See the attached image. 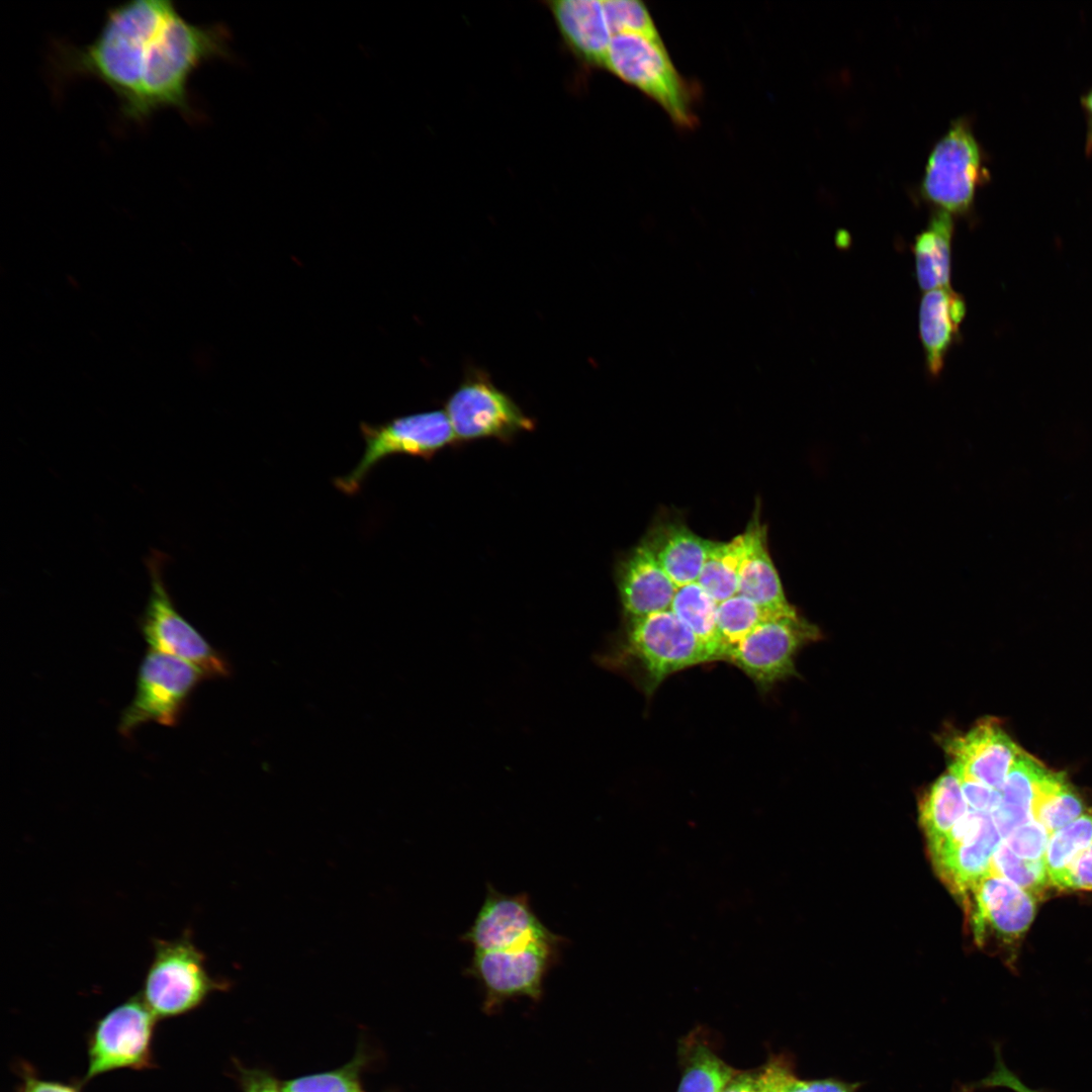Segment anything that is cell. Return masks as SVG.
I'll use <instances>...</instances> for the list:
<instances>
[{
    "label": "cell",
    "mask_w": 1092,
    "mask_h": 1092,
    "mask_svg": "<svg viewBox=\"0 0 1092 1092\" xmlns=\"http://www.w3.org/2000/svg\"><path fill=\"white\" fill-rule=\"evenodd\" d=\"M1086 152L1092 153V117L1087 118Z\"/></svg>",
    "instance_id": "7bdbcfd3"
},
{
    "label": "cell",
    "mask_w": 1092,
    "mask_h": 1092,
    "mask_svg": "<svg viewBox=\"0 0 1092 1092\" xmlns=\"http://www.w3.org/2000/svg\"><path fill=\"white\" fill-rule=\"evenodd\" d=\"M602 2L612 35L634 33L661 39L643 2L637 0H604Z\"/></svg>",
    "instance_id": "836d02e7"
},
{
    "label": "cell",
    "mask_w": 1092,
    "mask_h": 1092,
    "mask_svg": "<svg viewBox=\"0 0 1092 1092\" xmlns=\"http://www.w3.org/2000/svg\"><path fill=\"white\" fill-rule=\"evenodd\" d=\"M758 1078H759V1076H758ZM759 1082H760V1080H759ZM760 1087H761V1092H774L769 1088L764 1086L761 1082H760Z\"/></svg>",
    "instance_id": "ee69618b"
},
{
    "label": "cell",
    "mask_w": 1092,
    "mask_h": 1092,
    "mask_svg": "<svg viewBox=\"0 0 1092 1092\" xmlns=\"http://www.w3.org/2000/svg\"><path fill=\"white\" fill-rule=\"evenodd\" d=\"M949 768L960 780L983 784L1000 791L1021 748L995 718H985L969 731L940 736Z\"/></svg>",
    "instance_id": "9a60e30c"
},
{
    "label": "cell",
    "mask_w": 1092,
    "mask_h": 1092,
    "mask_svg": "<svg viewBox=\"0 0 1092 1092\" xmlns=\"http://www.w3.org/2000/svg\"><path fill=\"white\" fill-rule=\"evenodd\" d=\"M718 603L696 581L677 587L670 611L700 639L726 658L717 628Z\"/></svg>",
    "instance_id": "4316f807"
},
{
    "label": "cell",
    "mask_w": 1092,
    "mask_h": 1092,
    "mask_svg": "<svg viewBox=\"0 0 1092 1092\" xmlns=\"http://www.w3.org/2000/svg\"><path fill=\"white\" fill-rule=\"evenodd\" d=\"M770 618L749 599L735 595L717 606V628L728 651L745 638L762 621ZM726 659V658H725Z\"/></svg>",
    "instance_id": "f1b7e54d"
},
{
    "label": "cell",
    "mask_w": 1092,
    "mask_h": 1092,
    "mask_svg": "<svg viewBox=\"0 0 1092 1092\" xmlns=\"http://www.w3.org/2000/svg\"><path fill=\"white\" fill-rule=\"evenodd\" d=\"M1048 768L1022 749L1016 756L1000 790L1001 800L991 813L1002 838L1033 819L1031 806L1038 780Z\"/></svg>",
    "instance_id": "603a6c76"
},
{
    "label": "cell",
    "mask_w": 1092,
    "mask_h": 1092,
    "mask_svg": "<svg viewBox=\"0 0 1092 1092\" xmlns=\"http://www.w3.org/2000/svg\"><path fill=\"white\" fill-rule=\"evenodd\" d=\"M153 944L154 956L141 996L157 1018L189 1012L210 993L225 987L208 974L205 957L189 931L172 940L156 938Z\"/></svg>",
    "instance_id": "277c9868"
},
{
    "label": "cell",
    "mask_w": 1092,
    "mask_h": 1092,
    "mask_svg": "<svg viewBox=\"0 0 1092 1092\" xmlns=\"http://www.w3.org/2000/svg\"><path fill=\"white\" fill-rule=\"evenodd\" d=\"M969 806L958 775L948 767L923 794L919 820L928 845L944 838L967 815Z\"/></svg>",
    "instance_id": "cb8c5ba5"
},
{
    "label": "cell",
    "mask_w": 1092,
    "mask_h": 1092,
    "mask_svg": "<svg viewBox=\"0 0 1092 1092\" xmlns=\"http://www.w3.org/2000/svg\"><path fill=\"white\" fill-rule=\"evenodd\" d=\"M1060 889L1092 890V844L1072 866Z\"/></svg>",
    "instance_id": "74e56055"
},
{
    "label": "cell",
    "mask_w": 1092,
    "mask_h": 1092,
    "mask_svg": "<svg viewBox=\"0 0 1092 1092\" xmlns=\"http://www.w3.org/2000/svg\"><path fill=\"white\" fill-rule=\"evenodd\" d=\"M714 542L684 524L670 522L654 527L642 544L676 587H680L698 581Z\"/></svg>",
    "instance_id": "44dd1931"
},
{
    "label": "cell",
    "mask_w": 1092,
    "mask_h": 1092,
    "mask_svg": "<svg viewBox=\"0 0 1092 1092\" xmlns=\"http://www.w3.org/2000/svg\"><path fill=\"white\" fill-rule=\"evenodd\" d=\"M24 1092H77L74 1088L60 1083L29 1079Z\"/></svg>",
    "instance_id": "60d3db41"
},
{
    "label": "cell",
    "mask_w": 1092,
    "mask_h": 1092,
    "mask_svg": "<svg viewBox=\"0 0 1092 1092\" xmlns=\"http://www.w3.org/2000/svg\"><path fill=\"white\" fill-rule=\"evenodd\" d=\"M737 1074L705 1045L696 1046L677 1092H721Z\"/></svg>",
    "instance_id": "f546056e"
},
{
    "label": "cell",
    "mask_w": 1092,
    "mask_h": 1092,
    "mask_svg": "<svg viewBox=\"0 0 1092 1092\" xmlns=\"http://www.w3.org/2000/svg\"><path fill=\"white\" fill-rule=\"evenodd\" d=\"M616 581L627 620L670 610L677 589L642 543L621 559Z\"/></svg>",
    "instance_id": "e0dca14e"
},
{
    "label": "cell",
    "mask_w": 1092,
    "mask_h": 1092,
    "mask_svg": "<svg viewBox=\"0 0 1092 1092\" xmlns=\"http://www.w3.org/2000/svg\"><path fill=\"white\" fill-rule=\"evenodd\" d=\"M1080 101L1088 116L1092 117V86L1081 95Z\"/></svg>",
    "instance_id": "b9f144b4"
},
{
    "label": "cell",
    "mask_w": 1092,
    "mask_h": 1092,
    "mask_svg": "<svg viewBox=\"0 0 1092 1092\" xmlns=\"http://www.w3.org/2000/svg\"><path fill=\"white\" fill-rule=\"evenodd\" d=\"M456 443L480 439L510 442L535 424L485 372L475 370L453 391L443 410Z\"/></svg>",
    "instance_id": "30bf717a"
},
{
    "label": "cell",
    "mask_w": 1092,
    "mask_h": 1092,
    "mask_svg": "<svg viewBox=\"0 0 1092 1092\" xmlns=\"http://www.w3.org/2000/svg\"><path fill=\"white\" fill-rule=\"evenodd\" d=\"M1035 897L1009 880L988 874L963 898L978 944L990 936L1006 942L1021 937L1032 923Z\"/></svg>",
    "instance_id": "2e32d148"
},
{
    "label": "cell",
    "mask_w": 1092,
    "mask_h": 1092,
    "mask_svg": "<svg viewBox=\"0 0 1092 1092\" xmlns=\"http://www.w3.org/2000/svg\"><path fill=\"white\" fill-rule=\"evenodd\" d=\"M230 41L224 25L192 23L172 1L131 0L106 11L89 43L58 44L54 67L66 78L103 83L129 121L144 123L165 108L193 118L190 79L208 61L233 59Z\"/></svg>",
    "instance_id": "6da1fadb"
},
{
    "label": "cell",
    "mask_w": 1092,
    "mask_h": 1092,
    "mask_svg": "<svg viewBox=\"0 0 1092 1092\" xmlns=\"http://www.w3.org/2000/svg\"><path fill=\"white\" fill-rule=\"evenodd\" d=\"M747 545L746 532L728 542H714L698 583L719 604L738 594L741 564Z\"/></svg>",
    "instance_id": "484cf974"
},
{
    "label": "cell",
    "mask_w": 1092,
    "mask_h": 1092,
    "mask_svg": "<svg viewBox=\"0 0 1092 1092\" xmlns=\"http://www.w3.org/2000/svg\"><path fill=\"white\" fill-rule=\"evenodd\" d=\"M363 1063L364 1058L357 1055L350 1063L337 1070L285 1082L282 1084L283 1092H365L360 1083Z\"/></svg>",
    "instance_id": "1f68e13d"
},
{
    "label": "cell",
    "mask_w": 1092,
    "mask_h": 1092,
    "mask_svg": "<svg viewBox=\"0 0 1092 1092\" xmlns=\"http://www.w3.org/2000/svg\"><path fill=\"white\" fill-rule=\"evenodd\" d=\"M205 673L197 666L149 649L138 671L135 693L122 711L118 732L129 737L140 726L154 722L176 726Z\"/></svg>",
    "instance_id": "ba28073f"
},
{
    "label": "cell",
    "mask_w": 1092,
    "mask_h": 1092,
    "mask_svg": "<svg viewBox=\"0 0 1092 1092\" xmlns=\"http://www.w3.org/2000/svg\"><path fill=\"white\" fill-rule=\"evenodd\" d=\"M721 1092H761L758 1074H736Z\"/></svg>",
    "instance_id": "ab89813d"
},
{
    "label": "cell",
    "mask_w": 1092,
    "mask_h": 1092,
    "mask_svg": "<svg viewBox=\"0 0 1092 1092\" xmlns=\"http://www.w3.org/2000/svg\"><path fill=\"white\" fill-rule=\"evenodd\" d=\"M565 943L560 935L514 949L474 950L466 973L482 991V1010L494 1014L517 998L540 1001L545 979Z\"/></svg>",
    "instance_id": "5b68a950"
},
{
    "label": "cell",
    "mask_w": 1092,
    "mask_h": 1092,
    "mask_svg": "<svg viewBox=\"0 0 1092 1092\" xmlns=\"http://www.w3.org/2000/svg\"><path fill=\"white\" fill-rule=\"evenodd\" d=\"M1086 813V807L1064 772L1046 769L1036 784L1031 816L1050 833Z\"/></svg>",
    "instance_id": "d4e9b609"
},
{
    "label": "cell",
    "mask_w": 1092,
    "mask_h": 1092,
    "mask_svg": "<svg viewBox=\"0 0 1092 1092\" xmlns=\"http://www.w3.org/2000/svg\"><path fill=\"white\" fill-rule=\"evenodd\" d=\"M990 874L1009 880L1035 898L1051 885L1043 859L1019 857L1004 842L992 856Z\"/></svg>",
    "instance_id": "4dcf8cb0"
},
{
    "label": "cell",
    "mask_w": 1092,
    "mask_h": 1092,
    "mask_svg": "<svg viewBox=\"0 0 1092 1092\" xmlns=\"http://www.w3.org/2000/svg\"><path fill=\"white\" fill-rule=\"evenodd\" d=\"M1001 838L991 813L969 809L944 838L928 848L940 879L963 899L978 881L990 874L992 856Z\"/></svg>",
    "instance_id": "4fadbf2b"
},
{
    "label": "cell",
    "mask_w": 1092,
    "mask_h": 1092,
    "mask_svg": "<svg viewBox=\"0 0 1092 1092\" xmlns=\"http://www.w3.org/2000/svg\"><path fill=\"white\" fill-rule=\"evenodd\" d=\"M243 1092H283L282 1085L268 1072L258 1069H242Z\"/></svg>",
    "instance_id": "f35d334b"
},
{
    "label": "cell",
    "mask_w": 1092,
    "mask_h": 1092,
    "mask_svg": "<svg viewBox=\"0 0 1092 1092\" xmlns=\"http://www.w3.org/2000/svg\"><path fill=\"white\" fill-rule=\"evenodd\" d=\"M365 450L358 464L334 484L346 494L356 493L373 467L387 456L405 454L430 459L456 444L444 411L436 410L395 418L380 425L360 424Z\"/></svg>",
    "instance_id": "9c48e42d"
},
{
    "label": "cell",
    "mask_w": 1092,
    "mask_h": 1092,
    "mask_svg": "<svg viewBox=\"0 0 1092 1092\" xmlns=\"http://www.w3.org/2000/svg\"><path fill=\"white\" fill-rule=\"evenodd\" d=\"M817 626L798 615L770 617L732 647L726 661L740 668L762 692L797 673L795 658L821 638Z\"/></svg>",
    "instance_id": "8fae6325"
},
{
    "label": "cell",
    "mask_w": 1092,
    "mask_h": 1092,
    "mask_svg": "<svg viewBox=\"0 0 1092 1092\" xmlns=\"http://www.w3.org/2000/svg\"><path fill=\"white\" fill-rule=\"evenodd\" d=\"M760 1082L774 1092H855L859 1084L836 1078L799 1079L784 1063L776 1061L758 1074Z\"/></svg>",
    "instance_id": "d6a6232c"
},
{
    "label": "cell",
    "mask_w": 1092,
    "mask_h": 1092,
    "mask_svg": "<svg viewBox=\"0 0 1092 1092\" xmlns=\"http://www.w3.org/2000/svg\"><path fill=\"white\" fill-rule=\"evenodd\" d=\"M548 8L568 49L584 64L603 67L613 36L603 2L556 0Z\"/></svg>",
    "instance_id": "d6986e66"
},
{
    "label": "cell",
    "mask_w": 1092,
    "mask_h": 1092,
    "mask_svg": "<svg viewBox=\"0 0 1092 1092\" xmlns=\"http://www.w3.org/2000/svg\"><path fill=\"white\" fill-rule=\"evenodd\" d=\"M953 232L952 215L935 209L926 228L916 236L912 251L915 277L922 291L950 288Z\"/></svg>",
    "instance_id": "7402d4cb"
},
{
    "label": "cell",
    "mask_w": 1092,
    "mask_h": 1092,
    "mask_svg": "<svg viewBox=\"0 0 1092 1092\" xmlns=\"http://www.w3.org/2000/svg\"><path fill=\"white\" fill-rule=\"evenodd\" d=\"M970 810L992 813L999 805L1001 793L983 784L960 780Z\"/></svg>",
    "instance_id": "d590c367"
},
{
    "label": "cell",
    "mask_w": 1092,
    "mask_h": 1092,
    "mask_svg": "<svg viewBox=\"0 0 1092 1092\" xmlns=\"http://www.w3.org/2000/svg\"><path fill=\"white\" fill-rule=\"evenodd\" d=\"M1049 838L1046 829L1030 819L1013 830L1003 842L1019 857L1038 860L1043 859Z\"/></svg>",
    "instance_id": "e575fe53"
},
{
    "label": "cell",
    "mask_w": 1092,
    "mask_h": 1092,
    "mask_svg": "<svg viewBox=\"0 0 1092 1092\" xmlns=\"http://www.w3.org/2000/svg\"><path fill=\"white\" fill-rule=\"evenodd\" d=\"M996 1065L993 1072L980 1081L976 1087L990 1088V1087H1004L1014 1092H1041L1039 1090L1032 1089L1026 1086L1016 1074L1010 1071L1004 1064L1000 1050H996Z\"/></svg>",
    "instance_id": "8d00e7d4"
},
{
    "label": "cell",
    "mask_w": 1092,
    "mask_h": 1092,
    "mask_svg": "<svg viewBox=\"0 0 1092 1092\" xmlns=\"http://www.w3.org/2000/svg\"><path fill=\"white\" fill-rule=\"evenodd\" d=\"M156 1019L141 995L108 1012L91 1036L85 1080L115 1069L148 1067Z\"/></svg>",
    "instance_id": "7c38bea8"
},
{
    "label": "cell",
    "mask_w": 1092,
    "mask_h": 1092,
    "mask_svg": "<svg viewBox=\"0 0 1092 1092\" xmlns=\"http://www.w3.org/2000/svg\"><path fill=\"white\" fill-rule=\"evenodd\" d=\"M747 545L741 564L738 595H741L770 617L798 615L785 595L779 573L766 545V531L754 517L746 530Z\"/></svg>",
    "instance_id": "ffe728a7"
},
{
    "label": "cell",
    "mask_w": 1092,
    "mask_h": 1092,
    "mask_svg": "<svg viewBox=\"0 0 1092 1092\" xmlns=\"http://www.w3.org/2000/svg\"><path fill=\"white\" fill-rule=\"evenodd\" d=\"M167 560V555L158 550H152L146 559L150 594L146 608L139 618V628L144 640L151 650L175 656L197 666L207 678L228 675L230 668L225 659L174 605L164 580Z\"/></svg>",
    "instance_id": "8992f818"
},
{
    "label": "cell",
    "mask_w": 1092,
    "mask_h": 1092,
    "mask_svg": "<svg viewBox=\"0 0 1092 1092\" xmlns=\"http://www.w3.org/2000/svg\"><path fill=\"white\" fill-rule=\"evenodd\" d=\"M603 67L653 99L678 126H695L692 89L672 64L662 39L634 33L613 35Z\"/></svg>",
    "instance_id": "3957f363"
},
{
    "label": "cell",
    "mask_w": 1092,
    "mask_h": 1092,
    "mask_svg": "<svg viewBox=\"0 0 1092 1092\" xmlns=\"http://www.w3.org/2000/svg\"><path fill=\"white\" fill-rule=\"evenodd\" d=\"M722 660L670 610L627 620L614 662L650 697L669 675L686 668Z\"/></svg>",
    "instance_id": "7a4b0ae2"
},
{
    "label": "cell",
    "mask_w": 1092,
    "mask_h": 1092,
    "mask_svg": "<svg viewBox=\"0 0 1092 1092\" xmlns=\"http://www.w3.org/2000/svg\"><path fill=\"white\" fill-rule=\"evenodd\" d=\"M988 178L970 122L954 120L934 145L921 183L922 197L950 215L971 212L978 186Z\"/></svg>",
    "instance_id": "52a82bcc"
},
{
    "label": "cell",
    "mask_w": 1092,
    "mask_h": 1092,
    "mask_svg": "<svg viewBox=\"0 0 1092 1092\" xmlns=\"http://www.w3.org/2000/svg\"><path fill=\"white\" fill-rule=\"evenodd\" d=\"M1092 844V814L1086 812L1050 835L1043 862L1051 885L1060 889L1080 855Z\"/></svg>",
    "instance_id": "83f0119b"
},
{
    "label": "cell",
    "mask_w": 1092,
    "mask_h": 1092,
    "mask_svg": "<svg viewBox=\"0 0 1092 1092\" xmlns=\"http://www.w3.org/2000/svg\"><path fill=\"white\" fill-rule=\"evenodd\" d=\"M559 936L536 915L528 894H504L488 883L474 920L460 938L474 950H505Z\"/></svg>",
    "instance_id": "5bb4252c"
},
{
    "label": "cell",
    "mask_w": 1092,
    "mask_h": 1092,
    "mask_svg": "<svg viewBox=\"0 0 1092 1092\" xmlns=\"http://www.w3.org/2000/svg\"><path fill=\"white\" fill-rule=\"evenodd\" d=\"M964 297L950 288L924 292L918 312L919 337L927 372L932 378L941 373L948 351L958 340L966 315Z\"/></svg>",
    "instance_id": "ac0fdd59"
}]
</instances>
